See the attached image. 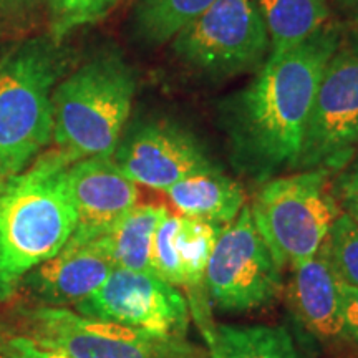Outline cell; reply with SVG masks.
Wrapping results in <instances>:
<instances>
[{
    "label": "cell",
    "instance_id": "cell-2",
    "mask_svg": "<svg viewBox=\"0 0 358 358\" xmlns=\"http://www.w3.org/2000/svg\"><path fill=\"white\" fill-rule=\"evenodd\" d=\"M71 163L60 150L48 151L0 186V299L64 249L77 229L66 186Z\"/></svg>",
    "mask_w": 358,
    "mask_h": 358
},
{
    "label": "cell",
    "instance_id": "cell-3",
    "mask_svg": "<svg viewBox=\"0 0 358 358\" xmlns=\"http://www.w3.org/2000/svg\"><path fill=\"white\" fill-rule=\"evenodd\" d=\"M134 92V71L118 52H101L80 65L52 96L57 150L73 163L113 156Z\"/></svg>",
    "mask_w": 358,
    "mask_h": 358
},
{
    "label": "cell",
    "instance_id": "cell-28",
    "mask_svg": "<svg viewBox=\"0 0 358 358\" xmlns=\"http://www.w3.org/2000/svg\"><path fill=\"white\" fill-rule=\"evenodd\" d=\"M330 3H335L340 8H345V10L355 12L358 10V0H330Z\"/></svg>",
    "mask_w": 358,
    "mask_h": 358
},
{
    "label": "cell",
    "instance_id": "cell-16",
    "mask_svg": "<svg viewBox=\"0 0 358 358\" xmlns=\"http://www.w3.org/2000/svg\"><path fill=\"white\" fill-rule=\"evenodd\" d=\"M168 214L161 204H136L93 243L115 268L153 272L151 250L155 234Z\"/></svg>",
    "mask_w": 358,
    "mask_h": 358
},
{
    "label": "cell",
    "instance_id": "cell-14",
    "mask_svg": "<svg viewBox=\"0 0 358 358\" xmlns=\"http://www.w3.org/2000/svg\"><path fill=\"white\" fill-rule=\"evenodd\" d=\"M287 295L297 319L317 338L347 337L340 280L324 250L320 249L315 257L295 264Z\"/></svg>",
    "mask_w": 358,
    "mask_h": 358
},
{
    "label": "cell",
    "instance_id": "cell-12",
    "mask_svg": "<svg viewBox=\"0 0 358 358\" xmlns=\"http://www.w3.org/2000/svg\"><path fill=\"white\" fill-rule=\"evenodd\" d=\"M71 203L77 213V229L71 241L88 243L105 234L140 201V189L115 159L85 158L66 169Z\"/></svg>",
    "mask_w": 358,
    "mask_h": 358
},
{
    "label": "cell",
    "instance_id": "cell-7",
    "mask_svg": "<svg viewBox=\"0 0 358 358\" xmlns=\"http://www.w3.org/2000/svg\"><path fill=\"white\" fill-rule=\"evenodd\" d=\"M358 150V34L343 35L317 88L299 168L340 173Z\"/></svg>",
    "mask_w": 358,
    "mask_h": 358
},
{
    "label": "cell",
    "instance_id": "cell-29",
    "mask_svg": "<svg viewBox=\"0 0 358 358\" xmlns=\"http://www.w3.org/2000/svg\"><path fill=\"white\" fill-rule=\"evenodd\" d=\"M0 358H10V357H8L7 353H2V352H0Z\"/></svg>",
    "mask_w": 358,
    "mask_h": 358
},
{
    "label": "cell",
    "instance_id": "cell-4",
    "mask_svg": "<svg viewBox=\"0 0 358 358\" xmlns=\"http://www.w3.org/2000/svg\"><path fill=\"white\" fill-rule=\"evenodd\" d=\"M62 71L53 38L29 40L0 58V186L50 143L53 87Z\"/></svg>",
    "mask_w": 358,
    "mask_h": 358
},
{
    "label": "cell",
    "instance_id": "cell-24",
    "mask_svg": "<svg viewBox=\"0 0 358 358\" xmlns=\"http://www.w3.org/2000/svg\"><path fill=\"white\" fill-rule=\"evenodd\" d=\"M340 290H342V308L347 337L353 338L358 343V287H352V285L340 282Z\"/></svg>",
    "mask_w": 358,
    "mask_h": 358
},
{
    "label": "cell",
    "instance_id": "cell-23",
    "mask_svg": "<svg viewBox=\"0 0 358 358\" xmlns=\"http://www.w3.org/2000/svg\"><path fill=\"white\" fill-rule=\"evenodd\" d=\"M6 353L10 358H69L60 352L40 347L29 337H13L8 340Z\"/></svg>",
    "mask_w": 358,
    "mask_h": 358
},
{
    "label": "cell",
    "instance_id": "cell-15",
    "mask_svg": "<svg viewBox=\"0 0 358 358\" xmlns=\"http://www.w3.org/2000/svg\"><path fill=\"white\" fill-rule=\"evenodd\" d=\"M166 194L181 216L224 229L245 206L244 187L221 168L196 173L173 185Z\"/></svg>",
    "mask_w": 358,
    "mask_h": 358
},
{
    "label": "cell",
    "instance_id": "cell-5",
    "mask_svg": "<svg viewBox=\"0 0 358 358\" xmlns=\"http://www.w3.org/2000/svg\"><path fill=\"white\" fill-rule=\"evenodd\" d=\"M249 208L280 268L315 257L342 214L330 173L320 169L267 179Z\"/></svg>",
    "mask_w": 358,
    "mask_h": 358
},
{
    "label": "cell",
    "instance_id": "cell-19",
    "mask_svg": "<svg viewBox=\"0 0 358 358\" xmlns=\"http://www.w3.org/2000/svg\"><path fill=\"white\" fill-rule=\"evenodd\" d=\"M214 2L216 0H138L129 20L133 38L145 47L171 43Z\"/></svg>",
    "mask_w": 358,
    "mask_h": 358
},
{
    "label": "cell",
    "instance_id": "cell-8",
    "mask_svg": "<svg viewBox=\"0 0 358 358\" xmlns=\"http://www.w3.org/2000/svg\"><path fill=\"white\" fill-rule=\"evenodd\" d=\"M29 338L69 358H208L186 338L155 337L64 307H42L29 315Z\"/></svg>",
    "mask_w": 358,
    "mask_h": 358
},
{
    "label": "cell",
    "instance_id": "cell-25",
    "mask_svg": "<svg viewBox=\"0 0 358 358\" xmlns=\"http://www.w3.org/2000/svg\"><path fill=\"white\" fill-rule=\"evenodd\" d=\"M43 0H0V22H13L29 15Z\"/></svg>",
    "mask_w": 358,
    "mask_h": 358
},
{
    "label": "cell",
    "instance_id": "cell-21",
    "mask_svg": "<svg viewBox=\"0 0 358 358\" xmlns=\"http://www.w3.org/2000/svg\"><path fill=\"white\" fill-rule=\"evenodd\" d=\"M322 250L338 280L358 287V222L345 213L340 214Z\"/></svg>",
    "mask_w": 358,
    "mask_h": 358
},
{
    "label": "cell",
    "instance_id": "cell-13",
    "mask_svg": "<svg viewBox=\"0 0 358 358\" xmlns=\"http://www.w3.org/2000/svg\"><path fill=\"white\" fill-rule=\"evenodd\" d=\"M113 268L93 241L77 243L70 239L64 249L25 277L37 295L48 303L78 306L101 287Z\"/></svg>",
    "mask_w": 358,
    "mask_h": 358
},
{
    "label": "cell",
    "instance_id": "cell-20",
    "mask_svg": "<svg viewBox=\"0 0 358 358\" xmlns=\"http://www.w3.org/2000/svg\"><path fill=\"white\" fill-rule=\"evenodd\" d=\"M219 232H221V227L214 224L181 216V214L178 216L174 245H176L179 262H181L182 287L192 294L189 302L194 301L198 294L199 297H203V292L199 290H206V268H208Z\"/></svg>",
    "mask_w": 358,
    "mask_h": 358
},
{
    "label": "cell",
    "instance_id": "cell-6",
    "mask_svg": "<svg viewBox=\"0 0 358 358\" xmlns=\"http://www.w3.org/2000/svg\"><path fill=\"white\" fill-rule=\"evenodd\" d=\"M169 45L182 69L211 80L257 71L271 55L257 0H216Z\"/></svg>",
    "mask_w": 358,
    "mask_h": 358
},
{
    "label": "cell",
    "instance_id": "cell-26",
    "mask_svg": "<svg viewBox=\"0 0 358 358\" xmlns=\"http://www.w3.org/2000/svg\"><path fill=\"white\" fill-rule=\"evenodd\" d=\"M334 191L337 198L347 194H358V156L348 163L345 169L340 171L334 185Z\"/></svg>",
    "mask_w": 358,
    "mask_h": 358
},
{
    "label": "cell",
    "instance_id": "cell-30",
    "mask_svg": "<svg viewBox=\"0 0 358 358\" xmlns=\"http://www.w3.org/2000/svg\"><path fill=\"white\" fill-rule=\"evenodd\" d=\"M357 20H358V10H357Z\"/></svg>",
    "mask_w": 358,
    "mask_h": 358
},
{
    "label": "cell",
    "instance_id": "cell-17",
    "mask_svg": "<svg viewBox=\"0 0 358 358\" xmlns=\"http://www.w3.org/2000/svg\"><path fill=\"white\" fill-rule=\"evenodd\" d=\"M330 0H257L266 24L271 55L284 53L329 24Z\"/></svg>",
    "mask_w": 358,
    "mask_h": 358
},
{
    "label": "cell",
    "instance_id": "cell-22",
    "mask_svg": "<svg viewBox=\"0 0 358 358\" xmlns=\"http://www.w3.org/2000/svg\"><path fill=\"white\" fill-rule=\"evenodd\" d=\"M50 10L52 38L58 42L80 27L95 24L118 0H47Z\"/></svg>",
    "mask_w": 358,
    "mask_h": 358
},
{
    "label": "cell",
    "instance_id": "cell-11",
    "mask_svg": "<svg viewBox=\"0 0 358 358\" xmlns=\"http://www.w3.org/2000/svg\"><path fill=\"white\" fill-rule=\"evenodd\" d=\"M115 153V161L133 182L159 191L196 173L219 168L189 129L169 120L140 124Z\"/></svg>",
    "mask_w": 358,
    "mask_h": 358
},
{
    "label": "cell",
    "instance_id": "cell-27",
    "mask_svg": "<svg viewBox=\"0 0 358 358\" xmlns=\"http://www.w3.org/2000/svg\"><path fill=\"white\" fill-rule=\"evenodd\" d=\"M340 208L342 213L348 214L353 221L358 222V194L340 196Z\"/></svg>",
    "mask_w": 358,
    "mask_h": 358
},
{
    "label": "cell",
    "instance_id": "cell-10",
    "mask_svg": "<svg viewBox=\"0 0 358 358\" xmlns=\"http://www.w3.org/2000/svg\"><path fill=\"white\" fill-rule=\"evenodd\" d=\"M77 310L155 337L186 338L191 322L189 303L176 285L153 272L127 268H113L101 287L78 303Z\"/></svg>",
    "mask_w": 358,
    "mask_h": 358
},
{
    "label": "cell",
    "instance_id": "cell-9",
    "mask_svg": "<svg viewBox=\"0 0 358 358\" xmlns=\"http://www.w3.org/2000/svg\"><path fill=\"white\" fill-rule=\"evenodd\" d=\"M206 290L224 312H249L274 302L282 268L259 234L249 206L221 229L206 268Z\"/></svg>",
    "mask_w": 358,
    "mask_h": 358
},
{
    "label": "cell",
    "instance_id": "cell-18",
    "mask_svg": "<svg viewBox=\"0 0 358 358\" xmlns=\"http://www.w3.org/2000/svg\"><path fill=\"white\" fill-rule=\"evenodd\" d=\"M211 358H306L284 327L216 325L208 342Z\"/></svg>",
    "mask_w": 358,
    "mask_h": 358
},
{
    "label": "cell",
    "instance_id": "cell-1",
    "mask_svg": "<svg viewBox=\"0 0 358 358\" xmlns=\"http://www.w3.org/2000/svg\"><path fill=\"white\" fill-rule=\"evenodd\" d=\"M343 35L342 27L327 24L297 47L268 55L256 77L219 103L241 171L267 181L299 168L317 88Z\"/></svg>",
    "mask_w": 358,
    "mask_h": 358
}]
</instances>
